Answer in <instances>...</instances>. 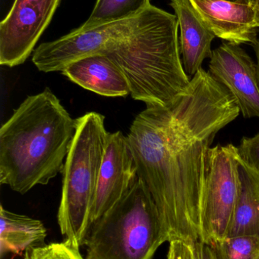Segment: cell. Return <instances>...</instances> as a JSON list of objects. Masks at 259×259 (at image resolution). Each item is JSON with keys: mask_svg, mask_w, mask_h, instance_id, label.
I'll list each match as a JSON object with an SVG mask.
<instances>
[{"mask_svg": "<svg viewBox=\"0 0 259 259\" xmlns=\"http://www.w3.org/2000/svg\"><path fill=\"white\" fill-rule=\"evenodd\" d=\"M255 53H256L257 57V71H258V83H259V38L258 39V44H257L256 47H255Z\"/></svg>", "mask_w": 259, "mask_h": 259, "instance_id": "cell-22", "label": "cell"}, {"mask_svg": "<svg viewBox=\"0 0 259 259\" xmlns=\"http://www.w3.org/2000/svg\"><path fill=\"white\" fill-rule=\"evenodd\" d=\"M216 37L233 44H258L259 17L255 4L228 0H190Z\"/></svg>", "mask_w": 259, "mask_h": 259, "instance_id": "cell-11", "label": "cell"}, {"mask_svg": "<svg viewBox=\"0 0 259 259\" xmlns=\"http://www.w3.org/2000/svg\"><path fill=\"white\" fill-rule=\"evenodd\" d=\"M231 93L201 68L170 104L147 106L127 138L169 243L200 241L207 158L217 133L240 115Z\"/></svg>", "mask_w": 259, "mask_h": 259, "instance_id": "cell-1", "label": "cell"}, {"mask_svg": "<svg viewBox=\"0 0 259 259\" xmlns=\"http://www.w3.org/2000/svg\"><path fill=\"white\" fill-rule=\"evenodd\" d=\"M238 152L244 161L259 171V133L252 137H243Z\"/></svg>", "mask_w": 259, "mask_h": 259, "instance_id": "cell-19", "label": "cell"}, {"mask_svg": "<svg viewBox=\"0 0 259 259\" xmlns=\"http://www.w3.org/2000/svg\"><path fill=\"white\" fill-rule=\"evenodd\" d=\"M167 259H197L195 244L179 240L170 242Z\"/></svg>", "mask_w": 259, "mask_h": 259, "instance_id": "cell-20", "label": "cell"}, {"mask_svg": "<svg viewBox=\"0 0 259 259\" xmlns=\"http://www.w3.org/2000/svg\"><path fill=\"white\" fill-rule=\"evenodd\" d=\"M238 147L217 145L208 151L202 196L200 241L226 238L240 190Z\"/></svg>", "mask_w": 259, "mask_h": 259, "instance_id": "cell-6", "label": "cell"}, {"mask_svg": "<svg viewBox=\"0 0 259 259\" xmlns=\"http://www.w3.org/2000/svg\"><path fill=\"white\" fill-rule=\"evenodd\" d=\"M197 259H217L214 249L210 245L199 241L195 243Z\"/></svg>", "mask_w": 259, "mask_h": 259, "instance_id": "cell-21", "label": "cell"}, {"mask_svg": "<svg viewBox=\"0 0 259 259\" xmlns=\"http://www.w3.org/2000/svg\"><path fill=\"white\" fill-rule=\"evenodd\" d=\"M151 5V0H97L91 15L80 28L90 30L132 18Z\"/></svg>", "mask_w": 259, "mask_h": 259, "instance_id": "cell-16", "label": "cell"}, {"mask_svg": "<svg viewBox=\"0 0 259 259\" xmlns=\"http://www.w3.org/2000/svg\"><path fill=\"white\" fill-rule=\"evenodd\" d=\"M258 259H259V257H258Z\"/></svg>", "mask_w": 259, "mask_h": 259, "instance_id": "cell-26", "label": "cell"}, {"mask_svg": "<svg viewBox=\"0 0 259 259\" xmlns=\"http://www.w3.org/2000/svg\"><path fill=\"white\" fill-rule=\"evenodd\" d=\"M132 18L90 30L79 27L59 39L41 44L33 53V63L42 72H62L79 59L101 53L106 44L125 28Z\"/></svg>", "mask_w": 259, "mask_h": 259, "instance_id": "cell-10", "label": "cell"}, {"mask_svg": "<svg viewBox=\"0 0 259 259\" xmlns=\"http://www.w3.org/2000/svg\"><path fill=\"white\" fill-rule=\"evenodd\" d=\"M73 119L46 88L27 97L0 128V183L25 194L62 172L76 135Z\"/></svg>", "mask_w": 259, "mask_h": 259, "instance_id": "cell-2", "label": "cell"}, {"mask_svg": "<svg viewBox=\"0 0 259 259\" xmlns=\"http://www.w3.org/2000/svg\"><path fill=\"white\" fill-rule=\"evenodd\" d=\"M180 31L179 50L186 73L194 76L204 60L211 58L215 35L202 21L190 0H170Z\"/></svg>", "mask_w": 259, "mask_h": 259, "instance_id": "cell-13", "label": "cell"}, {"mask_svg": "<svg viewBox=\"0 0 259 259\" xmlns=\"http://www.w3.org/2000/svg\"><path fill=\"white\" fill-rule=\"evenodd\" d=\"M178 30L176 15L151 5L106 44L101 53L121 68L134 100L165 106L188 88Z\"/></svg>", "mask_w": 259, "mask_h": 259, "instance_id": "cell-3", "label": "cell"}, {"mask_svg": "<svg viewBox=\"0 0 259 259\" xmlns=\"http://www.w3.org/2000/svg\"><path fill=\"white\" fill-rule=\"evenodd\" d=\"M169 242L150 192L138 178L123 197L91 225L86 259H153Z\"/></svg>", "mask_w": 259, "mask_h": 259, "instance_id": "cell-5", "label": "cell"}, {"mask_svg": "<svg viewBox=\"0 0 259 259\" xmlns=\"http://www.w3.org/2000/svg\"><path fill=\"white\" fill-rule=\"evenodd\" d=\"M228 1L237 2V3H251V4H255L256 0H228Z\"/></svg>", "mask_w": 259, "mask_h": 259, "instance_id": "cell-23", "label": "cell"}, {"mask_svg": "<svg viewBox=\"0 0 259 259\" xmlns=\"http://www.w3.org/2000/svg\"><path fill=\"white\" fill-rule=\"evenodd\" d=\"M138 180V168L127 136L121 131L109 133L97 181L91 225L114 206Z\"/></svg>", "mask_w": 259, "mask_h": 259, "instance_id": "cell-9", "label": "cell"}, {"mask_svg": "<svg viewBox=\"0 0 259 259\" xmlns=\"http://www.w3.org/2000/svg\"><path fill=\"white\" fill-rule=\"evenodd\" d=\"M255 6H256L257 10H258V17H259V0H256V3H255Z\"/></svg>", "mask_w": 259, "mask_h": 259, "instance_id": "cell-24", "label": "cell"}, {"mask_svg": "<svg viewBox=\"0 0 259 259\" xmlns=\"http://www.w3.org/2000/svg\"><path fill=\"white\" fill-rule=\"evenodd\" d=\"M239 172L240 193L227 237L259 236V171L240 155Z\"/></svg>", "mask_w": 259, "mask_h": 259, "instance_id": "cell-14", "label": "cell"}, {"mask_svg": "<svg viewBox=\"0 0 259 259\" xmlns=\"http://www.w3.org/2000/svg\"><path fill=\"white\" fill-rule=\"evenodd\" d=\"M76 135L62 170V196L58 210L65 242L80 249L91 226V213L108 134L105 118L88 112L76 119Z\"/></svg>", "mask_w": 259, "mask_h": 259, "instance_id": "cell-4", "label": "cell"}, {"mask_svg": "<svg viewBox=\"0 0 259 259\" xmlns=\"http://www.w3.org/2000/svg\"><path fill=\"white\" fill-rule=\"evenodd\" d=\"M27 253L30 259H86L82 256L79 249L65 241L39 246Z\"/></svg>", "mask_w": 259, "mask_h": 259, "instance_id": "cell-18", "label": "cell"}, {"mask_svg": "<svg viewBox=\"0 0 259 259\" xmlns=\"http://www.w3.org/2000/svg\"><path fill=\"white\" fill-rule=\"evenodd\" d=\"M62 74L84 89L103 97H126L131 94L129 82L121 68L103 53L70 64Z\"/></svg>", "mask_w": 259, "mask_h": 259, "instance_id": "cell-12", "label": "cell"}, {"mask_svg": "<svg viewBox=\"0 0 259 259\" xmlns=\"http://www.w3.org/2000/svg\"><path fill=\"white\" fill-rule=\"evenodd\" d=\"M208 73L231 93L245 118H259L257 64L240 45L223 42L213 50Z\"/></svg>", "mask_w": 259, "mask_h": 259, "instance_id": "cell-8", "label": "cell"}, {"mask_svg": "<svg viewBox=\"0 0 259 259\" xmlns=\"http://www.w3.org/2000/svg\"><path fill=\"white\" fill-rule=\"evenodd\" d=\"M24 259H30L29 258V256L28 255H27V252H26L25 258H24Z\"/></svg>", "mask_w": 259, "mask_h": 259, "instance_id": "cell-25", "label": "cell"}, {"mask_svg": "<svg viewBox=\"0 0 259 259\" xmlns=\"http://www.w3.org/2000/svg\"><path fill=\"white\" fill-rule=\"evenodd\" d=\"M210 246L217 259H258L259 257V236L226 237Z\"/></svg>", "mask_w": 259, "mask_h": 259, "instance_id": "cell-17", "label": "cell"}, {"mask_svg": "<svg viewBox=\"0 0 259 259\" xmlns=\"http://www.w3.org/2000/svg\"><path fill=\"white\" fill-rule=\"evenodd\" d=\"M47 229L38 219L15 214L0 207V255H21L42 246Z\"/></svg>", "mask_w": 259, "mask_h": 259, "instance_id": "cell-15", "label": "cell"}, {"mask_svg": "<svg viewBox=\"0 0 259 259\" xmlns=\"http://www.w3.org/2000/svg\"><path fill=\"white\" fill-rule=\"evenodd\" d=\"M60 0H15L0 24V64L18 66L30 56Z\"/></svg>", "mask_w": 259, "mask_h": 259, "instance_id": "cell-7", "label": "cell"}]
</instances>
